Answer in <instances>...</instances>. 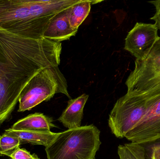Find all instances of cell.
Wrapping results in <instances>:
<instances>
[{
    "mask_svg": "<svg viewBox=\"0 0 160 159\" xmlns=\"http://www.w3.org/2000/svg\"><path fill=\"white\" fill-rule=\"evenodd\" d=\"M119 159H149L145 149L139 143L120 145L118 147Z\"/></svg>",
    "mask_w": 160,
    "mask_h": 159,
    "instance_id": "cell-14",
    "label": "cell"
},
{
    "mask_svg": "<svg viewBox=\"0 0 160 159\" xmlns=\"http://www.w3.org/2000/svg\"><path fill=\"white\" fill-rule=\"evenodd\" d=\"M148 2L152 4L156 7V13L152 17L150 18V19L155 21V25L160 30V0L150 1Z\"/></svg>",
    "mask_w": 160,
    "mask_h": 159,
    "instance_id": "cell-18",
    "label": "cell"
},
{
    "mask_svg": "<svg viewBox=\"0 0 160 159\" xmlns=\"http://www.w3.org/2000/svg\"><path fill=\"white\" fill-rule=\"evenodd\" d=\"M155 24L137 22L125 39L124 49L136 59L143 60L159 38Z\"/></svg>",
    "mask_w": 160,
    "mask_h": 159,
    "instance_id": "cell-7",
    "label": "cell"
},
{
    "mask_svg": "<svg viewBox=\"0 0 160 159\" xmlns=\"http://www.w3.org/2000/svg\"><path fill=\"white\" fill-rule=\"evenodd\" d=\"M160 99V90L139 95L127 93L119 98L109 115L108 125L112 133L117 138H125Z\"/></svg>",
    "mask_w": 160,
    "mask_h": 159,
    "instance_id": "cell-4",
    "label": "cell"
},
{
    "mask_svg": "<svg viewBox=\"0 0 160 159\" xmlns=\"http://www.w3.org/2000/svg\"><path fill=\"white\" fill-rule=\"evenodd\" d=\"M4 134L18 138L21 145L29 143L47 147L52 142L58 133L48 130L17 131L9 129L5 131Z\"/></svg>",
    "mask_w": 160,
    "mask_h": 159,
    "instance_id": "cell-11",
    "label": "cell"
},
{
    "mask_svg": "<svg viewBox=\"0 0 160 159\" xmlns=\"http://www.w3.org/2000/svg\"><path fill=\"white\" fill-rule=\"evenodd\" d=\"M62 49V43L25 38L0 28V125L30 79L44 68L59 66Z\"/></svg>",
    "mask_w": 160,
    "mask_h": 159,
    "instance_id": "cell-1",
    "label": "cell"
},
{
    "mask_svg": "<svg viewBox=\"0 0 160 159\" xmlns=\"http://www.w3.org/2000/svg\"><path fill=\"white\" fill-rule=\"evenodd\" d=\"M143 147L145 150H150L155 148L160 147V136L150 139L148 141L139 143Z\"/></svg>",
    "mask_w": 160,
    "mask_h": 159,
    "instance_id": "cell-17",
    "label": "cell"
},
{
    "mask_svg": "<svg viewBox=\"0 0 160 159\" xmlns=\"http://www.w3.org/2000/svg\"><path fill=\"white\" fill-rule=\"evenodd\" d=\"M21 145L19 140L11 135H0V156L9 157Z\"/></svg>",
    "mask_w": 160,
    "mask_h": 159,
    "instance_id": "cell-15",
    "label": "cell"
},
{
    "mask_svg": "<svg viewBox=\"0 0 160 159\" xmlns=\"http://www.w3.org/2000/svg\"><path fill=\"white\" fill-rule=\"evenodd\" d=\"M88 95L82 94L75 99H71L68 102V105L58 120L64 127L68 129L81 127L83 117V110Z\"/></svg>",
    "mask_w": 160,
    "mask_h": 159,
    "instance_id": "cell-10",
    "label": "cell"
},
{
    "mask_svg": "<svg viewBox=\"0 0 160 159\" xmlns=\"http://www.w3.org/2000/svg\"><path fill=\"white\" fill-rule=\"evenodd\" d=\"M82 0H0V28L16 35L40 39L51 20Z\"/></svg>",
    "mask_w": 160,
    "mask_h": 159,
    "instance_id": "cell-2",
    "label": "cell"
},
{
    "mask_svg": "<svg viewBox=\"0 0 160 159\" xmlns=\"http://www.w3.org/2000/svg\"><path fill=\"white\" fill-rule=\"evenodd\" d=\"M56 93L71 98L66 79L58 66L44 68L30 79L22 91L18 112L31 110L42 102L50 100Z\"/></svg>",
    "mask_w": 160,
    "mask_h": 159,
    "instance_id": "cell-5",
    "label": "cell"
},
{
    "mask_svg": "<svg viewBox=\"0 0 160 159\" xmlns=\"http://www.w3.org/2000/svg\"><path fill=\"white\" fill-rule=\"evenodd\" d=\"M100 131L93 125L59 133L46 147L48 159H95L101 142Z\"/></svg>",
    "mask_w": 160,
    "mask_h": 159,
    "instance_id": "cell-3",
    "label": "cell"
},
{
    "mask_svg": "<svg viewBox=\"0 0 160 159\" xmlns=\"http://www.w3.org/2000/svg\"><path fill=\"white\" fill-rule=\"evenodd\" d=\"M69 9L60 12L51 20L44 33V38L61 43L76 35L78 29L72 28L69 23Z\"/></svg>",
    "mask_w": 160,
    "mask_h": 159,
    "instance_id": "cell-9",
    "label": "cell"
},
{
    "mask_svg": "<svg viewBox=\"0 0 160 159\" xmlns=\"http://www.w3.org/2000/svg\"><path fill=\"white\" fill-rule=\"evenodd\" d=\"M127 94L139 95L160 90V37L143 60L135 61L126 80Z\"/></svg>",
    "mask_w": 160,
    "mask_h": 159,
    "instance_id": "cell-6",
    "label": "cell"
},
{
    "mask_svg": "<svg viewBox=\"0 0 160 159\" xmlns=\"http://www.w3.org/2000/svg\"><path fill=\"white\" fill-rule=\"evenodd\" d=\"M11 159H40L35 154H31L24 148H18L9 156Z\"/></svg>",
    "mask_w": 160,
    "mask_h": 159,
    "instance_id": "cell-16",
    "label": "cell"
},
{
    "mask_svg": "<svg viewBox=\"0 0 160 159\" xmlns=\"http://www.w3.org/2000/svg\"><path fill=\"white\" fill-rule=\"evenodd\" d=\"M149 159H160V147L146 150Z\"/></svg>",
    "mask_w": 160,
    "mask_h": 159,
    "instance_id": "cell-19",
    "label": "cell"
},
{
    "mask_svg": "<svg viewBox=\"0 0 160 159\" xmlns=\"http://www.w3.org/2000/svg\"><path fill=\"white\" fill-rule=\"evenodd\" d=\"M101 2L82 0L80 2L70 7L69 9L68 19L71 27L74 29H78L80 25L88 16L91 9V5Z\"/></svg>",
    "mask_w": 160,
    "mask_h": 159,
    "instance_id": "cell-13",
    "label": "cell"
},
{
    "mask_svg": "<svg viewBox=\"0 0 160 159\" xmlns=\"http://www.w3.org/2000/svg\"><path fill=\"white\" fill-rule=\"evenodd\" d=\"M56 126L51 118L42 113L31 114L13 124L11 129L17 131L48 130Z\"/></svg>",
    "mask_w": 160,
    "mask_h": 159,
    "instance_id": "cell-12",
    "label": "cell"
},
{
    "mask_svg": "<svg viewBox=\"0 0 160 159\" xmlns=\"http://www.w3.org/2000/svg\"><path fill=\"white\" fill-rule=\"evenodd\" d=\"M160 136V99L146 114L142 120L126 134L131 143H140Z\"/></svg>",
    "mask_w": 160,
    "mask_h": 159,
    "instance_id": "cell-8",
    "label": "cell"
}]
</instances>
